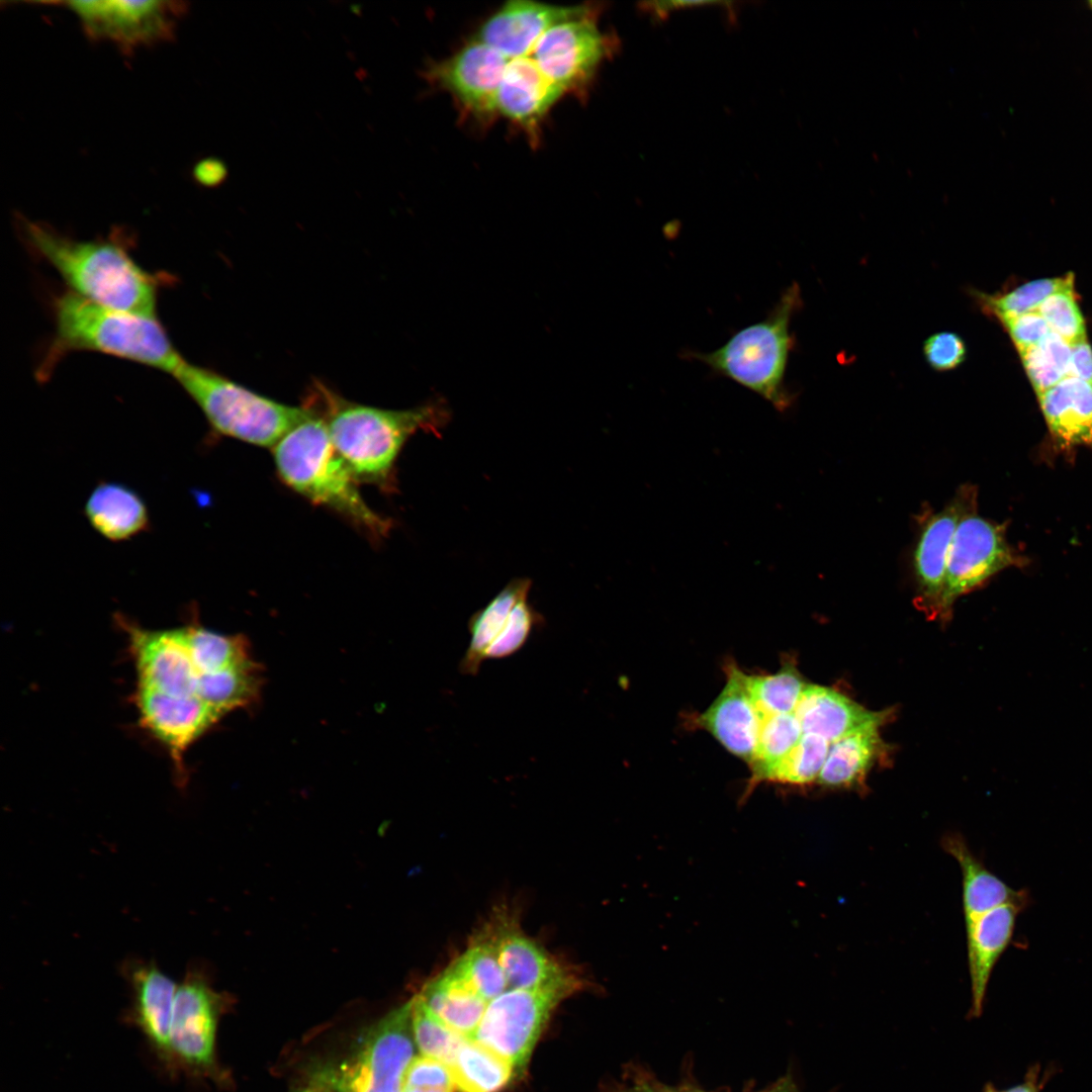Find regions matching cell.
I'll use <instances>...</instances> for the list:
<instances>
[{
    "instance_id": "6da1fadb",
    "label": "cell",
    "mask_w": 1092,
    "mask_h": 1092,
    "mask_svg": "<svg viewBox=\"0 0 1092 1092\" xmlns=\"http://www.w3.org/2000/svg\"><path fill=\"white\" fill-rule=\"evenodd\" d=\"M304 405L324 421L356 479L388 492L395 489L396 461L407 440L420 431L440 435L449 418L443 402L386 410L346 399L320 381Z\"/></svg>"
},
{
    "instance_id": "7a4b0ae2",
    "label": "cell",
    "mask_w": 1092,
    "mask_h": 1092,
    "mask_svg": "<svg viewBox=\"0 0 1092 1092\" xmlns=\"http://www.w3.org/2000/svg\"><path fill=\"white\" fill-rule=\"evenodd\" d=\"M20 226L26 242L58 271L71 292L110 308L156 316L158 282L121 244L72 239L26 218Z\"/></svg>"
},
{
    "instance_id": "3957f363",
    "label": "cell",
    "mask_w": 1092,
    "mask_h": 1092,
    "mask_svg": "<svg viewBox=\"0 0 1092 1092\" xmlns=\"http://www.w3.org/2000/svg\"><path fill=\"white\" fill-rule=\"evenodd\" d=\"M55 333L38 374L49 377L65 355L91 351L173 374L184 361L156 316L110 308L70 290L54 302Z\"/></svg>"
},
{
    "instance_id": "277c9868",
    "label": "cell",
    "mask_w": 1092,
    "mask_h": 1092,
    "mask_svg": "<svg viewBox=\"0 0 1092 1092\" xmlns=\"http://www.w3.org/2000/svg\"><path fill=\"white\" fill-rule=\"evenodd\" d=\"M272 451L278 476L293 491L339 514L372 539L388 534L390 520L365 502L359 481L335 448L324 421L312 411Z\"/></svg>"
},
{
    "instance_id": "5b68a950",
    "label": "cell",
    "mask_w": 1092,
    "mask_h": 1092,
    "mask_svg": "<svg viewBox=\"0 0 1092 1092\" xmlns=\"http://www.w3.org/2000/svg\"><path fill=\"white\" fill-rule=\"evenodd\" d=\"M801 304L800 287L793 283L763 320L739 330L712 352L687 350L680 356L705 364L713 373L751 390L784 412L794 399L785 376L795 344L790 324Z\"/></svg>"
},
{
    "instance_id": "8992f818",
    "label": "cell",
    "mask_w": 1092,
    "mask_h": 1092,
    "mask_svg": "<svg viewBox=\"0 0 1092 1092\" xmlns=\"http://www.w3.org/2000/svg\"><path fill=\"white\" fill-rule=\"evenodd\" d=\"M217 434L273 448L311 411L260 394L206 367L183 361L172 374Z\"/></svg>"
},
{
    "instance_id": "52a82bcc",
    "label": "cell",
    "mask_w": 1092,
    "mask_h": 1092,
    "mask_svg": "<svg viewBox=\"0 0 1092 1092\" xmlns=\"http://www.w3.org/2000/svg\"><path fill=\"white\" fill-rule=\"evenodd\" d=\"M415 1044L411 1000L369 1027L356 1050L340 1064L324 1068L315 1083L330 1092H402Z\"/></svg>"
},
{
    "instance_id": "ba28073f",
    "label": "cell",
    "mask_w": 1092,
    "mask_h": 1092,
    "mask_svg": "<svg viewBox=\"0 0 1092 1092\" xmlns=\"http://www.w3.org/2000/svg\"><path fill=\"white\" fill-rule=\"evenodd\" d=\"M578 990L572 986L508 989L491 1000L473 1038L506 1058L523 1074L553 1011Z\"/></svg>"
},
{
    "instance_id": "9c48e42d",
    "label": "cell",
    "mask_w": 1092,
    "mask_h": 1092,
    "mask_svg": "<svg viewBox=\"0 0 1092 1092\" xmlns=\"http://www.w3.org/2000/svg\"><path fill=\"white\" fill-rule=\"evenodd\" d=\"M89 39L114 44L122 53L171 40L188 7L183 1H64Z\"/></svg>"
},
{
    "instance_id": "30bf717a",
    "label": "cell",
    "mask_w": 1092,
    "mask_h": 1092,
    "mask_svg": "<svg viewBox=\"0 0 1092 1092\" xmlns=\"http://www.w3.org/2000/svg\"><path fill=\"white\" fill-rule=\"evenodd\" d=\"M1025 564V557L1008 542L1004 525L981 517L978 509L968 513L961 519L949 549L941 616H947L960 597L995 574Z\"/></svg>"
},
{
    "instance_id": "8fae6325",
    "label": "cell",
    "mask_w": 1092,
    "mask_h": 1092,
    "mask_svg": "<svg viewBox=\"0 0 1092 1092\" xmlns=\"http://www.w3.org/2000/svg\"><path fill=\"white\" fill-rule=\"evenodd\" d=\"M224 999L204 976L188 971L178 985L170 1034L169 1065L197 1074L215 1069V1036Z\"/></svg>"
},
{
    "instance_id": "7c38bea8",
    "label": "cell",
    "mask_w": 1092,
    "mask_h": 1092,
    "mask_svg": "<svg viewBox=\"0 0 1092 1092\" xmlns=\"http://www.w3.org/2000/svg\"><path fill=\"white\" fill-rule=\"evenodd\" d=\"M599 8L549 28L537 41L533 60L542 73L562 89L581 90L612 55L616 40L597 23Z\"/></svg>"
},
{
    "instance_id": "4fadbf2b",
    "label": "cell",
    "mask_w": 1092,
    "mask_h": 1092,
    "mask_svg": "<svg viewBox=\"0 0 1092 1092\" xmlns=\"http://www.w3.org/2000/svg\"><path fill=\"white\" fill-rule=\"evenodd\" d=\"M977 509V486L963 484L941 510L927 507L916 517L912 567L917 601L931 614L942 615L947 558L957 527L965 515Z\"/></svg>"
},
{
    "instance_id": "5bb4252c",
    "label": "cell",
    "mask_w": 1092,
    "mask_h": 1092,
    "mask_svg": "<svg viewBox=\"0 0 1092 1092\" xmlns=\"http://www.w3.org/2000/svg\"><path fill=\"white\" fill-rule=\"evenodd\" d=\"M133 657L138 686L173 696L197 697L199 673L183 627L149 630L121 620Z\"/></svg>"
},
{
    "instance_id": "9a60e30c",
    "label": "cell",
    "mask_w": 1092,
    "mask_h": 1092,
    "mask_svg": "<svg viewBox=\"0 0 1092 1092\" xmlns=\"http://www.w3.org/2000/svg\"><path fill=\"white\" fill-rule=\"evenodd\" d=\"M507 65L508 58L478 39L432 65L426 74L469 113L487 118L497 110V93Z\"/></svg>"
},
{
    "instance_id": "2e32d148",
    "label": "cell",
    "mask_w": 1092,
    "mask_h": 1092,
    "mask_svg": "<svg viewBox=\"0 0 1092 1092\" xmlns=\"http://www.w3.org/2000/svg\"><path fill=\"white\" fill-rule=\"evenodd\" d=\"M134 701L142 725L168 749L180 775L187 749L221 717L198 697L136 687Z\"/></svg>"
},
{
    "instance_id": "e0dca14e",
    "label": "cell",
    "mask_w": 1092,
    "mask_h": 1092,
    "mask_svg": "<svg viewBox=\"0 0 1092 1092\" xmlns=\"http://www.w3.org/2000/svg\"><path fill=\"white\" fill-rule=\"evenodd\" d=\"M483 932L491 941L506 974L510 989H538L553 986L582 987L575 973L551 957L517 924L499 914Z\"/></svg>"
},
{
    "instance_id": "ac0fdd59",
    "label": "cell",
    "mask_w": 1092,
    "mask_h": 1092,
    "mask_svg": "<svg viewBox=\"0 0 1092 1092\" xmlns=\"http://www.w3.org/2000/svg\"><path fill=\"white\" fill-rule=\"evenodd\" d=\"M593 8L562 7L528 0L509 1L481 26L479 40L506 58H522L534 50L549 28L582 16Z\"/></svg>"
},
{
    "instance_id": "d6986e66",
    "label": "cell",
    "mask_w": 1092,
    "mask_h": 1092,
    "mask_svg": "<svg viewBox=\"0 0 1092 1092\" xmlns=\"http://www.w3.org/2000/svg\"><path fill=\"white\" fill-rule=\"evenodd\" d=\"M696 723L729 752L750 763L761 721L747 688V674L730 664L722 692Z\"/></svg>"
},
{
    "instance_id": "ffe728a7",
    "label": "cell",
    "mask_w": 1092,
    "mask_h": 1092,
    "mask_svg": "<svg viewBox=\"0 0 1092 1092\" xmlns=\"http://www.w3.org/2000/svg\"><path fill=\"white\" fill-rule=\"evenodd\" d=\"M1026 907L1008 903L968 921L966 925L972 1004L970 1016L980 1017L991 974L1009 946L1017 916Z\"/></svg>"
},
{
    "instance_id": "44dd1931",
    "label": "cell",
    "mask_w": 1092,
    "mask_h": 1092,
    "mask_svg": "<svg viewBox=\"0 0 1092 1092\" xmlns=\"http://www.w3.org/2000/svg\"><path fill=\"white\" fill-rule=\"evenodd\" d=\"M132 993V1018L156 1054L169 1064V1034L178 985L154 962L126 967Z\"/></svg>"
},
{
    "instance_id": "7402d4cb",
    "label": "cell",
    "mask_w": 1092,
    "mask_h": 1092,
    "mask_svg": "<svg viewBox=\"0 0 1092 1092\" xmlns=\"http://www.w3.org/2000/svg\"><path fill=\"white\" fill-rule=\"evenodd\" d=\"M563 91L551 82L533 59L508 63L497 93V110L534 134L538 124Z\"/></svg>"
},
{
    "instance_id": "603a6c76",
    "label": "cell",
    "mask_w": 1092,
    "mask_h": 1092,
    "mask_svg": "<svg viewBox=\"0 0 1092 1092\" xmlns=\"http://www.w3.org/2000/svg\"><path fill=\"white\" fill-rule=\"evenodd\" d=\"M1056 446L1066 452L1092 450V384L1068 376L1037 396Z\"/></svg>"
},
{
    "instance_id": "cb8c5ba5",
    "label": "cell",
    "mask_w": 1092,
    "mask_h": 1092,
    "mask_svg": "<svg viewBox=\"0 0 1092 1092\" xmlns=\"http://www.w3.org/2000/svg\"><path fill=\"white\" fill-rule=\"evenodd\" d=\"M803 734H814L829 743L874 722H884L885 712L869 711L827 687L807 685L794 712Z\"/></svg>"
},
{
    "instance_id": "d4e9b609",
    "label": "cell",
    "mask_w": 1092,
    "mask_h": 1092,
    "mask_svg": "<svg viewBox=\"0 0 1092 1092\" xmlns=\"http://www.w3.org/2000/svg\"><path fill=\"white\" fill-rule=\"evenodd\" d=\"M942 849L953 857L962 873L963 912L965 923L1003 904L1027 907L1026 890H1015L990 872L969 848L960 833H946L940 841Z\"/></svg>"
},
{
    "instance_id": "484cf974",
    "label": "cell",
    "mask_w": 1092,
    "mask_h": 1092,
    "mask_svg": "<svg viewBox=\"0 0 1092 1092\" xmlns=\"http://www.w3.org/2000/svg\"><path fill=\"white\" fill-rule=\"evenodd\" d=\"M84 513L90 526L112 542L131 539L150 526L149 511L142 496L115 481L99 483L88 496Z\"/></svg>"
},
{
    "instance_id": "4316f807",
    "label": "cell",
    "mask_w": 1092,
    "mask_h": 1092,
    "mask_svg": "<svg viewBox=\"0 0 1092 1092\" xmlns=\"http://www.w3.org/2000/svg\"><path fill=\"white\" fill-rule=\"evenodd\" d=\"M417 996L436 1017L466 1038H473L489 1003L450 966Z\"/></svg>"
},
{
    "instance_id": "83f0119b",
    "label": "cell",
    "mask_w": 1092,
    "mask_h": 1092,
    "mask_svg": "<svg viewBox=\"0 0 1092 1092\" xmlns=\"http://www.w3.org/2000/svg\"><path fill=\"white\" fill-rule=\"evenodd\" d=\"M883 722L864 725L830 743L818 778L828 788H851L862 785L864 777L881 751L879 728Z\"/></svg>"
},
{
    "instance_id": "f1b7e54d",
    "label": "cell",
    "mask_w": 1092,
    "mask_h": 1092,
    "mask_svg": "<svg viewBox=\"0 0 1092 1092\" xmlns=\"http://www.w3.org/2000/svg\"><path fill=\"white\" fill-rule=\"evenodd\" d=\"M532 581L527 577L513 579L471 616L468 622L470 642L459 664L461 673L477 674L487 648L503 630L515 606L528 597Z\"/></svg>"
},
{
    "instance_id": "f546056e",
    "label": "cell",
    "mask_w": 1092,
    "mask_h": 1092,
    "mask_svg": "<svg viewBox=\"0 0 1092 1092\" xmlns=\"http://www.w3.org/2000/svg\"><path fill=\"white\" fill-rule=\"evenodd\" d=\"M458 1092H500L517 1073L503 1056L468 1038L450 1066Z\"/></svg>"
},
{
    "instance_id": "4dcf8cb0",
    "label": "cell",
    "mask_w": 1092,
    "mask_h": 1092,
    "mask_svg": "<svg viewBox=\"0 0 1092 1092\" xmlns=\"http://www.w3.org/2000/svg\"><path fill=\"white\" fill-rule=\"evenodd\" d=\"M263 671L252 660L199 676L197 697L220 716L256 704L263 685Z\"/></svg>"
},
{
    "instance_id": "1f68e13d",
    "label": "cell",
    "mask_w": 1092,
    "mask_h": 1092,
    "mask_svg": "<svg viewBox=\"0 0 1092 1092\" xmlns=\"http://www.w3.org/2000/svg\"><path fill=\"white\" fill-rule=\"evenodd\" d=\"M183 628L188 650L199 676L251 660L249 642L242 635L216 633L197 622Z\"/></svg>"
},
{
    "instance_id": "d6a6232c",
    "label": "cell",
    "mask_w": 1092,
    "mask_h": 1092,
    "mask_svg": "<svg viewBox=\"0 0 1092 1092\" xmlns=\"http://www.w3.org/2000/svg\"><path fill=\"white\" fill-rule=\"evenodd\" d=\"M803 735L801 725L792 714H780L761 721L753 758L749 763L752 775L745 796L763 782L768 771L797 744Z\"/></svg>"
},
{
    "instance_id": "836d02e7",
    "label": "cell",
    "mask_w": 1092,
    "mask_h": 1092,
    "mask_svg": "<svg viewBox=\"0 0 1092 1092\" xmlns=\"http://www.w3.org/2000/svg\"><path fill=\"white\" fill-rule=\"evenodd\" d=\"M450 967L488 1002L510 989L495 949L483 930Z\"/></svg>"
},
{
    "instance_id": "e575fe53",
    "label": "cell",
    "mask_w": 1092,
    "mask_h": 1092,
    "mask_svg": "<svg viewBox=\"0 0 1092 1092\" xmlns=\"http://www.w3.org/2000/svg\"><path fill=\"white\" fill-rule=\"evenodd\" d=\"M806 687L793 663H785L772 674H747V688L760 721L774 715L794 713Z\"/></svg>"
},
{
    "instance_id": "d590c367",
    "label": "cell",
    "mask_w": 1092,
    "mask_h": 1092,
    "mask_svg": "<svg viewBox=\"0 0 1092 1092\" xmlns=\"http://www.w3.org/2000/svg\"><path fill=\"white\" fill-rule=\"evenodd\" d=\"M830 743L814 734H803L793 749L766 775L764 781L808 785L818 780Z\"/></svg>"
},
{
    "instance_id": "8d00e7d4",
    "label": "cell",
    "mask_w": 1092,
    "mask_h": 1092,
    "mask_svg": "<svg viewBox=\"0 0 1092 1092\" xmlns=\"http://www.w3.org/2000/svg\"><path fill=\"white\" fill-rule=\"evenodd\" d=\"M412 1026L415 1043L422 1055L449 1066L468 1039L436 1017L418 996L412 999Z\"/></svg>"
},
{
    "instance_id": "74e56055",
    "label": "cell",
    "mask_w": 1092,
    "mask_h": 1092,
    "mask_svg": "<svg viewBox=\"0 0 1092 1092\" xmlns=\"http://www.w3.org/2000/svg\"><path fill=\"white\" fill-rule=\"evenodd\" d=\"M1074 284V275L1042 278L1024 283L1015 289L998 296H984V306L1000 321L1023 313L1036 311L1038 306L1053 293Z\"/></svg>"
},
{
    "instance_id": "f35d334b",
    "label": "cell",
    "mask_w": 1092,
    "mask_h": 1092,
    "mask_svg": "<svg viewBox=\"0 0 1092 1092\" xmlns=\"http://www.w3.org/2000/svg\"><path fill=\"white\" fill-rule=\"evenodd\" d=\"M1036 311L1052 332L1071 345L1086 339L1085 321L1075 298L1074 284L1050 295Z\"/></svg>"
},
{
    "instance_id": "ab89813d",
    "label": "cell",
    "mask_w": 1092,
    "mask_h": 1092,
    "mask_svg": "<svg viewBox=\"0 0 1092 1092\" xmlns=\"http://www.w3.org/2000/svg\"><path fill=\"white\" fill-rule=\"evenodd\" d=\"M542 621V615L529 604L528 597L522 599L513 609L500 633L487 648L484 660L505 658L516 653Z\"/></svg>"
},
{
    "instance_id": "60d3db41",
    "label": "cell",
    "mask_w": 1092,
    "mask_h": 1092,
    "mask_svg": "<svg viewBox=\"0 0 1092 1092\" xmlns=\"http://www.w3.org/2000/svg\"><path fill=\"white\" fill-rule=\"evenodd\" d=\"M923 354L932 369L945 372L964 363L967 357V346L958 334L940 332L925 340Z\"/></svg>"
},
{
    "instance_id": "b9f144b4",
    "label": "cell",
    "mask_w": 1092,
    "mask_h": 1092,
    "mask_svg": "<svg viewBox=\"0 0 1092 1092\" xmlns=\"http://www.w3.org/2000/svg\"><path fill=\"white\" fill-rule=\"evenodd\" d=\"M402 1086L456 1089L450 1066L424 1055L412 1059L405 1069Z\"/></svg>"
},
{
    "instance_id": "7bdbcfd3",
    "label": "cell",
    "mask_w": 1092,
    "mask_h": 1092,
    "mask_svg": "<svg viewBox=\"0 0 1092 1092\" xmlns=\"http://www.w3.org/2000/svg\"><path fill=\"white\" fill-rule=\"evenodd\" d=\"M1018 352L1036 396L1057 385L1065 378L1054 360L1038 344L1019 350Z\"/></svg>"
},
{
    "instance_id": "ee69618b",
    "label": "cell",
    "mask_w": 1092,
    "mask_h": 1092,
    "mask_svg": "<svg viewBox=\"0 0 1092 1092\" xmlns=\"http://www.w3.org/2000/svg\"><path fill=\"white\" fill-rule=\"evenodd\" d=\"M1018 351L1039 344L1051 332L1044 318L1031 311L1001 321Z\"/></svg>"
},
{
    "instance_id": "f6af8a7d",
    "label": "cell",
    "mask_w": 1092,
    "mask_h": 1092,
    "mask_svg": "<svg viewBox=\"0 0 1092 1092\" xmlns=\"http://www.w3.org/2000/svg\"><path fill=\"white\" fill-rule=\"evenodd\" d=\"M1038 345L1054 360L1062 374L1070 376L1072 345L1052 331Z\"/></svg>"
},
{
    "instance_id": "bcb514c9",
    "label": "cell",
    "mask_w": 1092,
    "mask_h": 1092,
    "mask_svg": "<svg viewBox=\"0 0 1092 1092\" xmlns=\"http://www.w3.org/2000/svg\"><path fill=\"white\" fill-rule=\"evenodd\" d=\"M195 180L205 187L219 186L228 177L226 165L216 158L199 161L193 168Z\"/></svg>"
},
{
    "instance_id": "7dc6e473",
    "label": "cell",
    "mask_w": 1092,
    "mask_h": 1092,
    "mask_svg": "<svg viewBox=\"0 0 1092 1092\" xmlns=\"http://www.w3.org/2000/svg\"><path fill=\"white\" fill-rule=\"evenodd\" d=\"M1070 376L1092 384V348L1087 339L1072 345Z\"/></svg>"
},
{
    "instance_id": "c3c4849f",
    "label": "cell",
    "mask_w": 1092,
    "mask_h": 1092,
    "mask_svg": "<svg viewBox=\"0 0 1092 1092\" xmlns=\"http://www.w3.org/2000/svg\"><path fill=\"white\" fill-rule=\"evenodd\" d=\"M1055 1074V1068H1049L1044 1072L1039 1063L1029 1066L1024 1079L1003 1092H1041L1051 1077Z\"/></svg>"
},
{
    "instance_id": "681fc988",
    "label": "cell",
    "mask_w": 1092,
    "mask_h": 1092,
    "mask_svg": "<svg viewBox=\"0 0 1092 1092\" xmlns=\"http://www.w3.org/2000/svg\"><path fill=\"white\" fill-rule=\"evenodd\" d=\"M620 1092H674L673 1090L665 1087L660 1083L650 1082L646 1080L637 1081L633 1085H630Z\"/></svg>"
},
{
    "instance_id": "f907efd6",
    "label": "cell",
    "mask_w": 1092,
    "mask_h": 1092,
    "mask_svg": "<svg viewBox=\"0 0 1092 1092\" xmlns=\"http://www.w3.org/2000/svg\"><path fill=\"white\" fill-rule=\"evenodd\" d=\"M454 1089L402 1086V1092H454Z\"/></svg>"
},
{
    "instance_id": "816d5d0a",
    "label": "cell",
    "mask_w": 1092,
    "mask_h": 1092,
    "mask_svg": "<svg viewBox=\"0 0 1092 1092\" xmlns=\"http://www.w3.org/2000/svg\"><path fill=\"white\" fill-rule=\"evenodd\" d=\"M766 1092H799L792 1082L783 1081Z\"/></svg>"
},
{
    "instance_id": "f5cc1de1",
    "label": "cell",
    "mask_w": 1092,
    "mask_h": 1092,
    "mask_svg": "<svg viewBox=\"0 0 1092 1092\" xmlns=\"http://www.w3.org/2000/svg\"><path fill=\"white\" fill-rule=\"evenodd\" d=\"M301 1092H330V1091L328 1089H326L325 1087H323L322 1085H320L317 1083H314V1084L308 1086L307 1088L303 1089Z\"/></svg>"
},
{
    "instance_id": "db71d44e",
    "label": "cell",
    "mask_w": 1092,
    "mask_h": 1092,
    "mask_svg": "<svg viewBox=\"0 0 1092 1092\" xmlns=\"http://www.w3.org/2000/svg\"><path fill=\"white\" fill-rule=\"evenodd\" d=\"M983 1092H1003V1091H999L992 1083H987L985 1085V1087H984Z\"/></svg>"
},
{
    "instance_id": "11a10c76",
    "label": "cell",
    "mask_w": 1092,
    "mask_h": 1092,
    "mask_svg": "<svg viewBox=\"0 0 1092 1092\" xmlns=\"http://www.w3.org/2000/svg\"><path fill=\"white\" fill-rule=\"evenodd\" d=\"M1092 4V3H1091Z\"/></svg>"
}]
</instances>
